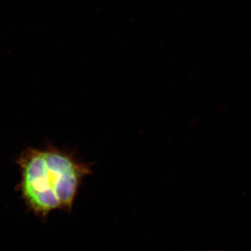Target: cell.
I'll use <instances>...</instances> for the list:
<instances>
[{"label": "cell", "mask_w": 251, "mask_h": 251, "mask_svg": "<svg viewBox=\"0 0 251 251\" xmlns=\"http://www.w3.org/2000/svg\"><path fill=\"white\" fill-rule=\"evenodd\" d=\"M21 178L18 185L29 211L46 219L55 210L71 212L81 185L92 173L93 163L80 161L72 151L48 145L28 148L17 160Z\"/></svg>", "instance_id": "obj_1"}]
</instances>
